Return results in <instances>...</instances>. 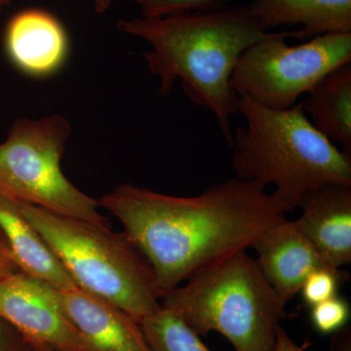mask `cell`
I'll use <instances>...</instances> for the list:
<instances>
[{"label":"cell","mask_w":351,"mask_h":351,"mask_svg":"<svg viewBox=\"0 0 351 351\" xmlns=\"http://www.w3.org/2000/svg\"><path fill=\"white\" fill-rule=\"evenodd\" d=\"M138 4L142 17L160 18L174 14L213 10L230 0H132Z\"/></svg>","instance_id":"d6986e66"},{"label":"cell","mask_w":351,"mask_h":351,"mask_svg":"<svg viewBox=\"0 0 351 351\" xmlns=\"http://www.w3.org/2000/svg\"><path fill=\"white\" fill-rule=\"evenodd\" d=\"M302 105L313 125L351 154V62L325 75Z\"/></svg>","instance_id":"9a60e30c"},{"label":"cell","mask_w":351,"mask_h":351,"mask_svg":"<svg viewBox=\"0 0 351 351\" xmlns=\"http://www.w3.org/2000/svg\"><path fill=\"white\" fill-rule=\"evenodd\" d=\"M251 248L265 278L286 304L299 294L311 272L330 267L295 221L287 219L267 228Z\"/></svg>","instance_id":"30bf717a"},{"label":"cell","mask_w":351,"mask_h":351,"mask_svg":"<svg viewBox=\"0 0 351 351\" xmlns=\"http://www.w3.org/2000/svg\"><path fill=\"white\" fill-rule=\"evenodd\" d=\"M71 134V123L63 115L16 120L0 143V195L16 203L110 228L99 200L76 188L62 170Z\"/></svg>","instance_id":"8992f818"},{"label":"cell","mask_w":351,"mask_h":351,"mask_svg":"<svg viewBox=\"0 0 351 351\" xmlns=\"http://www.w3.org/2000/svg\"><path fill=\"white\" fill-rule=\"evenodd\" d=\"M0 317L32 343L66 351H96L64 313L60 290L22 270L0 280Z\"/></svg>","instance_id":"ba28073f"},{"label":"cell","mask_w":351,"mask_h":351,"mask_svg":"<svg viewBox=\"0 0 351 351\" xmlns=\"http://www.w3.org/2000/svg\"><path fill=\"white\" fill-rule=\"evenodd\" d=\"M4 45L15 68L34 78L54 75L69 53L63 25L52 14L39 9L22 11L9 21Z\"/></svg>","instance_id":"8fae6325"},{"label":"cell","mask_w":351,"mask_h":351,"mask_svg":"<svg viewBox=\"0 0 351 351\" xmlns=\"http://www.w3.org/2000/svg\"><path fill=\"white\" fill-rule=\"evenodd\" d=\"M64 313L96 351H152L138 321L78 287L60 290Z\"/></svg>","instance_id":"7c38bea8"},{"label":"cell","mask_w":351,"mask_h":351,"mask_svg":"<svg viewBox=\"0 0 351 351\" xmlns=\"http://www.w3.org/2000/svg\"><path fill=\"white\" fill-rule=\"evenodd\" d=\"M239 112L245 125L232 134V169L237 179L274 186L272 195L286 213L311 189L351 186V154L313 125L302 103L272 110L240 94Z\"/></svg>","instance_id":"3957f363"},{"label":"cell","mask_w":351,"mask_h":351,"mask_svg":"<svg viewBox=\"0 0 351 351\" xmlns=\"http://www.w3.org/2000/svg\"><path fill=\"white\" fill-rule=\"evenodd\" d=\"M140 325L152 351H211L199 335L170 309L161 306Z\"/></svg>","instance_id":"2e32d148"},{"label":"cell","mask_w":351,"mask_h":351,"mask_svg":"<svg viewBox=\"0 0 351 351\" xmlns=\"http://www.w3.org/2000/svg\"><path fill=\"white\" fill-rule=\"evenodd\" d=\"M350 315V304L339 295L311 307V324L321 335H334L345 329Z\"/></svg>","instance_id":"ac0fdd59"},{"label":"cell","mask_w":351,"mask_h":351,"mask_svg":"<svg viewBox=\"0 0 351 351\" xmlns=\"http://www.w3.org/2000/svg\"><path fill=\"white\" fill-rule=\"evenodd\" d=\"M0 230L12 251L18 267L58 290L76 287L56 256L25 218L19 204L0 195Z\"/></svg>","instance_id":"5bb4252c"},{"label":"cell","mask_w":351,"mask_h":351,"mask_svg":"<svg viewBox=\"0 0 351 351\" xmlns=\"http://www.w3.org/2000/svg\"><path fill=\"white\" fill-rule=\"evenodd\" d=\"M97 13H105L112 6L113 0H90Z\"/></svg>","instance_id":"cb8c5ba5"},{"label":"cell","mask_w":351,"mask_h":351,"mask_svg":"<svg viewBox=\"0 0 351 351\" xmlns=\"http://www.w3.org/2000/svg\"><path fill=\"white\" fill-rule=\"evenodd\" d=\"M117 29L151 44L144 58L160 80L158 94L168 96L181 80L189 100L213 113L232 147L230 123L239 99L232 85L233 71L244 51L271 32L248 5L120 20Z\"/></svg>","instance_id":"7a4b0ae2"},{"label":"cell","mask_w":351,"mask_h":351,"mask_svg":"<svg viewBox=\"0 0 351 351\" xmlns=\"http://www.w3.org/2000/svg\"><path fill=\"white\" fill-rule=\"evenodd\" d=\"M18 204L76 287L107 300L138 323L161 308L156 274L125 233Z\"/></svg>","instance_id":"5b68a950"},{"label":"cell","mask_w":351,"mask_h":351,"mask_svg":"<svg viewBox=\"0 0 351 351\" xmlns=\"http://www.w3.org/2000/svg\"><path fill=\"white\" fill-rule=\"evenodd\" d=\"M300 31L271 32L240 56L232 85L258 105L287 110L332 69L351 62V32L327 34L290 45Z\"/></svg>","instance_id":"52a82bcc"},{"label":"cell","mask_w":351,"mask_h":351,"mask_svg":"<svg viewBox=\"0 0 351 351\" xmlns=\"http://www.w3.org/2000/svg\"><path fill=\"white\" fill-rule=\"evenodd\" d=\"M298 228L330 267L351 263V186L331 184L302 195Z\"/></svg>","instance_id":"9c48e42d"},{"label":"cell","mask_w":351,"mask_h":351,"mask_svg":"<svg viewBox=\"0 0 351 351\" xmlns=\"http://www.w3.org/2000/svg\"><path fill=\"white\" fill-rule=\"evenodd\" d=\"M0 351H36L32 341L0 317Z\"/></svg>","instance_id":"ffe728a7"},{"label":"cell","mask_w":351,"mask_h":351,"mask_svg":"<svg viewBox=\"0 0 351 351\" xmlns=\"http://www.w3.org/2000/svg\"><path fill=\"white\" fill-rule=\"evenodd\" d=\"M99 204L123 226L163 295L201 269L251 248L287 214L263 186L237 178L195 196L120 184Z\"/></svg>","instance_id":"6da1fadb"},{"label":"cell","mask_w":351,"mask_h":351,"mask_svg":"<svg viewBox=\"0 0 351 351\" xmlns=\"http://www.w3.org/2000/svg\"><path fill=\"white\" fill-rule=\"evenodd\" d=\"M286 304L246 251L201 269L161 299L196 334L218 332L235 351L274 350Z\"/></svg>","instance_id":"277c9868"},{"label":"cell","mask_w":351,"mask_h":351,"mask_svg":"<svg viewBox=\"0 0 351 351\" xmlns=\"http://www.w3.org/2000/svg\"><path fill=\"white\" fill-rule=\"evenodd\" d=\"M346 280V272L332 267H320L311 272L302 283V301L311 307L338 295L339 286Z\"/></svg>","instance_id":"e0dca14e"},{"label":"cell","mask_w":351,"mask_h":351,"mask_svg":"<svg viewBox=\"0 0 351 351\" xmlns=\"http://www.w3.org/2000/svg\"><path fill=\"white\" fill-rule=\"evenodd\" d=\"M330 351H351L350 327H346L345 329L332 335Z\"/></svg>","instance_id":"603a6c76"},{"label":"cell","mask_w":351,"mask_h":351,"mask_svg":"<svg viewBox=\"0 0 351 351\" xmlns=\"http://www.w3.org/2000/svg\"><path fill=\"white\" fill-rule=\"evenodd\" d=\"M32 345H34V350H36V351H66L59 350V348H52V346L43 345V343H32Z\"/></svg>","instance_id":"d4e9b609"},{"label":"cell","mask_w":351,"mask_h":351,"mask_svg":"<svg viewBox=\"0 0 351 351\" xmlns=\"http://www.w3.org/2000/svg\"><path fill=\"white\" fill-rule=\"evenodd\" d=\"M248 7L267 31L302 25L301 40L351 32V0H252Z\"/></svg>","instance_id":"4fadbf2b"},{"label":"cell","mask_w":351,"mask_h":351,"mask_svg":"<svg viewBox=\"0 0 351 351\" xmlns=\"http://www.w3.org/2000/svg\"><path fill=\"white\" fill-rule=\"evenodd\" d=\"M8 2L9 0H0V12H1L2 9L4 8V6H5Z\"/></svg>","instance_id":"484cf974"},{"label":"cell","mask_w":351,"mask_h":351,"mask_svg":"<svg viewBox=\"0 0 351 351\" xmlns=\"http://www.w3.org/2000/svg\"><path fill=\"white\" fill-rule=\"evenodd\" d=\"M272 351H306V346L298 345L279 325L276 331V345Z\"/></svg>","instance_id":"7402d4cb"},{"label":"cell","mask_w":351,"mask_h":351,"mask_svg":"<svg viewBox=\"0 0 351 351\" xmlns=\"http://www.w3.org/2000/svg\"><path fill=\"white\" fill-rule=\"evenodd\" d=\"M20 270L6 237L0 230V280L3 277Z\"/></svg>","instance_id":"44dd1931"}]
</instances>
